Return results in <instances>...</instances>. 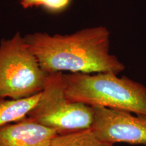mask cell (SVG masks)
Returning a JSON list of instances; mask_svg holds the SVG:
<instances>
[{
    "label": "cell",
    "mask_w": 146,
    "mask_h": 146,
    "mask_svg": "<svg viewBox=\"0 0 146 146\" xmlns=\"http://www.w3.org/2000/svg\"><path fill=\"white\" fill-rule=\"evenodd\" d=\"M41 93L23 99H0V129L26 118L39 101Z\"/></svg>",
    "instance_id": "obj_7"
},
{
    "label": "cell",
    "mask_w": 146,
    "mask_h": 146,
    "mask_svg": "<svg viewBox=\"0 0 146 146\" xmlns=\"http://www.w3.org/2000/svg\"><path fill=\"white\" fill-rule=\"evenodd\" d=\"M50 146H114L100 140L91 129L58 134Z\"/></svg>",
    "instance_id": "obj_8"
},
{
    "label": "cell",
    "mask_w": 146,
    "mask_h": 146,
    "mask_svg": "<svg viewBox=\"0 0 146 146\" xmlns=\"http://www.w3.org/2000/svg\"><path fill=\"white\" fill-rule=\"evenodd\" d=\"M94 108L91 129L102 141L146 145V116L101 106Z\"/></svg>",
    "instance_id": "obj_5"
},
{
    "label": "cell",
    "mask_w": 146,
    "mask_h": 146,
    "mask_svg": "<svg viewBox=\"0 0 146 146\" xmlns=\"http://www.w3.org/2000/svg\"><path fill=\"white\" fill-rule=\"evenodd\" d=\"M47 74L21 33L1 40L0 99L19 100L39 94Z\"/></svg>",
    "instance_id": "obj_3"
},
{
    "label": "cell",
    "mask_w": 146,
    "mask_h": 146,
    "mask_svg": "<svg viewBox=\"0 0 146 146\" xmlns=\"http://www.w3.org/2000/svg\"><path fill=\"white\" fill-rule=\"evenodd\" d=\"M63 74L60 72L47 74L39 101L27 117L58 134L91 129L94 108L67 98Z\"/></svg>",
    "instance_id": "obj_4"
},
{
    "label": "cell",
    "mask_w": 146,
    "mask_h": 146,
    "mask_svg": "<svg viewBox=\"0 0 146 146\" xmlns=\"http://www.w3.org/2000/svg\"><path fill=\"white\" fill-rule=\"evenodd\" d=\"M117 75L112 72L63 74L66 96L73 102L146 116V87Z\"/></svg>",
    "instance_id": "obj_2"
},
{
    "label": "cell",
    "mask_w": 146,
    "mask_h": 146,
    "mask_svg": "<svg viewBox=\"0 0 146 146\" xmlns=\"http://www.w3.org/2000/svg\"><path fill=\"white\" fill-rule=\"evenodd\" d=\"M110 34L106 27H94L71 35L35 32L25 36L31 50L47 73H99L118 74L125 67L110 54Z\"/></svg>",
    "instance_id": "obj_1"
},
{
    "label": "cell",
    "mask_w": 146,
    "mask_h": 146,
    "mask_svg": "<svg viewBox=\"0 0 146 146\" xmlns=\"http://www.w3.org/2000/svg\"><path fill=\"white\" fill-rule=\"evenodd\" d=\"M71 0H21L23 8L43 7L51 13H60L68 8Z\"/></svg>",
    "instance_id": "obj_9"
},
{
    "label": "cell",
    "mask_w": 146,
    "mask_h": 146,
    "mask_svg": "<svg viewBox=\"0 0 146 146\" xmlns=\"http://www.w3.org/2000/svg\"><path fill=\"white\" fill-rule=\"evenodd\" d=\"M57 135L27 117L0 129V146H50Z\"/></svg>",
    "instance_id": "obj_6"
}]
</instances>
